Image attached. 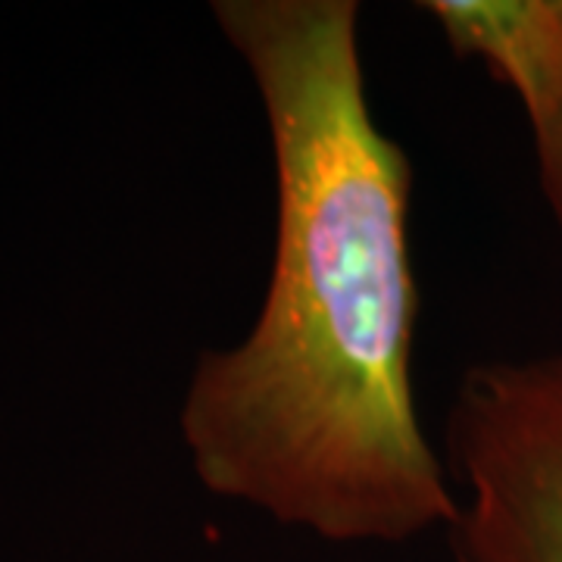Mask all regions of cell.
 Wrapping results in <instances>:
<instances>
[{
	"label": "cell",
	"instance_id": "6da1fadb",
	"mask_svg": "<svg viewBox=\"0 0 562 562\" xmlns=\"http://www.w3.org/2000/svg\"><path fill=\"white\" fill-rule=\"evenodd\" d=\"M276 166L260 316L206 350L181 438L222 501L331 543H406L457 519L416 409L413 169L372 116L357 0H220Z\"/></svg>",
	"mask_w": 562,
	"mask_h": 562
},
{
	"label": "cell",
	"instance_id": "3957f363",
	"mask_svg": "<svg viewBox=\"0 0 562 562\" xmlns=\"http://www.w3.org/2000/svg\"><path fill=\"white\" fill-rule=\"evenodd\" d=\"M460 60L509 85L531 122L538 181L562 232V0H428Z\"/></svg>",
	"mask_w": 562,
	"mask_h": 562
},
{
	"label": "cell",
	"instance_id": "7a4b0ae2",
	"mask_svg": "<svg viewBox=\"0 0 562 562\" xmlns=\"http://www.w3.org/2000/svg\"><path fill=\"white\" fill-rule=\"evenodd\" d=\"M460 562H562V353L472 366L447 413Z\"/></svg>",
	"mask_w": 562,
	"mask_h": 562
}]
</instances>
